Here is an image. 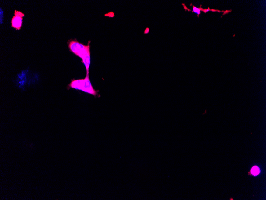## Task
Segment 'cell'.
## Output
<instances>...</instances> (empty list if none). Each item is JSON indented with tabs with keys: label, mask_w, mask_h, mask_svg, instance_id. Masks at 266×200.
I'll list each match as a JSON object with an SVG mask.
<instances>
[{
	"label": "cell",
	"mask_w": 266,
	"mask_h": 200,
	"mask_svg": "<svg viewBox=\"0 0 266 200\" xmlns=\"http://www.w3.org/2000/svg\"><path fill=\"white\" fill-rule=\"evenodd\" d=\"M260 172V169L257 166H254L251 169V173L253 175H254V176H256V175H259Z\"/></svg>",
	"instance_id": "cell-4"
},
{
	"label": "cell",
	"mask_w": 266,
	"mask_h": 200,
	"mask_svg": "<svg viewBox=\"0 0 266 200\" xmlns=\"http://www.w3.org/2000/svg\"><path fill=\"white\" fill-rule=\"evenodd\" d=\"M68 47L72 52L82 59V62L86 68V75H89V69L91 64L89 45L86 46L75 40L69 41Z\"/></svg>",
	"instance_id": "cell-1"
},
{
	"label": "cell",
	"mask_w": 266,
	"mask_h": 200,
	"mask_svg": "<svg viewBox=\"0 0 266 200\" xmlns=\"http://www.w3.org/2000/svg\"><path fill=\"white\" fill-rule=\"evenodd\" d=\"M15 15L11 20V26L15 28L16 30H20L21 29L23 17L24 14L20 11H15Z\"/></svg>",
	"instance_id": "cell-3"
},
{
	"label": "cell",
	"mask_w": 266,
	"mask_h": 200,
	"mask_svg": "<svg viewBox=\"0 0 266 200\" xmlns=\"http://www.w3.org/2000/svg\"><path fill=\"white\" fill-rule=\"evenodd\" d=\"M149 28H147L145 30V34H148L149 33Z\"/></svg>",
	"instance_id": "cell-6"
},
{
	"label": "cell",
	"mask_w": 266,
	"mask_h": 200,
	"mask_svg": "<svg viewBox=\"0 0 266 200\" xmlns=\"http://www.w3.org/2000/svg\"><path fill=\"white\" fill-rule=\"evenodd\" d=\"M69 88L81 90L86 93L96 97L98 95L99 91L93 88L90 81L89 75H86L84 79L79 80H73L68 85Z\"/></svg>",
	"instance_id": "cell-2"
},
{
	"label": "cell",
	"mask_w": 266,
	"mask_h": 200,
	"mask_svg": "<svg viewBox=\"0 0 266 200\" xmlns=\"http://www.w3.org/2000/svg\"><path fill=\"white\" fill-rule=\"evenodd\" d=\"M201 9L195 7L194 6L193 7V12H194L197 13L198 15H200L201 14Z\"/></svg>",
	"instance_id": "cell-5"
}]
</instances>
